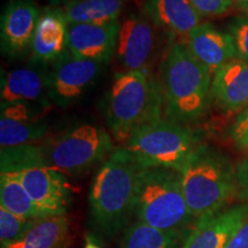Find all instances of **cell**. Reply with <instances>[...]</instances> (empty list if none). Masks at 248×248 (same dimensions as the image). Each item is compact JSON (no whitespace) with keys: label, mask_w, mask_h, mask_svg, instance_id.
I'll use <instances>...</instances> for the list:
<instances>
[{"label":"cell","mask_w":248,"mask_h":248,"mask_svg":"<svg viewBox=\"0 0 248 248\" xmlns=\"http://www.w3.org/2000/svg\"><path fill=\"white\" fill-rule=\"evenodd\" d=\"M213 74L182 40L170 45L160 66L164 119L186 124L200 119L212 100Z\"/></svg>","instance_id":"obj_1"},{"label":"cell","mask_w":248,"mask_h":248,"mask_svg":"<svg viewBox=\"0 0 248 248\" xmlns=\"http://www.w3.org/2000/svg\"><path fill=\"white\" fill-rule=\"evenodd\" d=\"M141 170L123 147L111 152L99 168L90 190L89 203L93 224L102 234L115 237L129 226L135 214Z\"/></svg>","instance_id":"obj_2"},{"label":"cell","mask_w":248,"mask_h":248,"mask_svg":"<svg viewBox=\"0 0 248 248\" xmlns=\"http://www.w3.org/2000/svg\"><path fill=\"white\" fill-rule=\"evenodd\" d=\"M179 172L194 218L224 208L238 191L235 166L223 152L208 145H197Z\"/></svg>","instance_id":"obj_3"},{"label":"cell","mask_w":248,"mask_h":248,"mask_svg":"<svg viewBox=\"0 0 248 248\" xmlns=\"http://www.w3.org/2000/svg\"><path fill=\"white\" fill-rule=\"evenodd\" d=\"M163 113L159 80L147 70H125L114 76L106 99L107 126L114 139L125 144L132 132Z\"/></svg>","instance_id":"obj_4"},{"label":"cell","mask_w":248,"mask_h":248,"mask_svg":"<svg viewBox=\"0 0 248 248\" xmlns=\"http://www.w3.org/2000/svg\"><path fill=\"white\" fill-rule=\"evenodd\" d=\"M138 221L169 231L184 232L194 217L183 191L181 172L147 168L139 173L135 200Z\"/></svg>","instance_id":"obj_5"},{"label":"cell","mask_w":248,"mask_h":248,"mask_svg":"<svg viewBox=\"0 0 248 248\" xmlns=\"http://www.w3.org/2000/svg\"><path fill=\"white\" fill-rule=\"evenodd\" d=\"M197 145L190 128L161 117L135 130L123 148L142 169L181 171Z\"/></svg>","instance_id":"obj_6"},{"label":"cell","mask_w":248,"mask_h":248,"mask_svg":"<svg viewBox=\"0 0 248 248\" xmlns=\"http://www.w3.org/2000/svg\"><path fill=\"white\" fill-rule=\"evenodd\" d=\"M43 147L46 167L70 177L84 175L114 151L110 136L93 124L74 126Z\"/></svg>","instance_id":"obj_7"},{"label":"cell","mask_w":248,"mask_h":248,"mask_svg":"<svg viewBox=\"0 0 248 248\" xmlns=\"http://www.w3.org/2000/svg\"><path fill=\"white\" fill-rule=\"evenodd\" d=\"M100 69L99 62L76 57L66 49L52 63L49 70V100L59 107L74 104L94 82Z\"/></svg>","instance_id":"obj_8"},{"label":"cell","mask_w":248,"mask_h":248,"mask_svg":"<svg viewBox=\"0 0 248 248\" xmlns=\"http://www.w3.org/2000/svg\"><path fill=\"white\" fill-rule=\"evenodd\" d=\"M51 67L47 63L30 60L26 66L7 71L1 79V105L24 104L48 107V77Z\"/></svg>","instance_id":"obj_9"},{"label":"cell","mask_w":248,"mask_h":248,"mask_svg":"<svg viewBox=\"0 0 248 248\" xmlns=\"http://www.w3.org/2000/svg\"><path fill=\"white\" fill-rule=\"evenodd\" d=\"M43 215H64L71 200L70 187L61 172L47 167L14 172Z\"/></svg>","instance_id":"obj_10"},{"label":"cell","mask_w":248,"mask_h":248,"mask_svg":"<svg viewBox=\"0 0 248 248\" xmlns=\"http://www.w3.org/2000/svg\"><path fill=\"white\" fill-rule=\"evenodd\" d=\"M247 216L248 202H243L199 217L185 238L183 248H225Z\"/></svg>","instance_id":"obj_11"},{"label":"cell","mask_w":248,"mask_h":248,"mask_svg":"<svg viewBox=\"0 0 248 248\" xmlns=\"http://www.w3.org/2000/svg\"><path fill=\"white\" fill-rule=\"evenodd\" d=\"M40 17L32 0H11L1 15V51L9 59L21 58L31 47Z\"/></svg>","instance_id":"obj_12"},{"label":"cell","mask_w":248,"mask_h":248,"mask_svg":"<svg viewBox=\"0 0 248 248\" xmlns=\"http://www.w3.org/2000/svg\"><path fill=\"white\" fill-rule=\"evenodd\" d=\"M154 46V24L146 15L132 14L121 23L116 55L124 69L146 70Z\"/></svg>","instance_id":"obj_13"},{"label":"cell","mask_w":248,"mask_h":248,"mask_svg":"<svg viewBox=\"0 0 248 248\" xmlns=\"http://www.w3.org/2000/svg\"><path fill=\"white\" fill-rule=\"evenodd\" d=\"M120 21L105 24H68L67 49L76 57L107 63L116 52Z\"/></svg>","instance_id":"obj_14"},{"label":"cell","mask_w":248,"mask_h":248,"mask_svg":"<svg viewBox=\"0 0 248 248\" xmlns=\"http://www.w3.org/2000/svg\"><path fill=\"white\" fill-rule=\"evenodd\" d=\"M47 130V122L42 119L35 106L24 104L1 105V148L32 144L45 137Z\"/></svg>","instance_id":"obj_15"},{"label":"cell","mask_w":248,"mask_h":248,"mask_svg":"<svg viewBox=\"0 0 248 248\" xmlns=\"http://www.w3.org/2000/svg\"><path fill=\"white\" fill-rule=\"evenodd\" d=\"M212 100L226 113H240L248 107V63L234 59L213 75Z\"/></svg>","instance_id":"obj_16"},{"label":"cell","mask_w":248,"mask_h":248,"mask_svg":"<svg viewBox=\"0 0 248 248\" xmlns=\"http://www.w3.org/2000/svg\"><path fill=\"white\" fill-rule=\"evenodd\" d=\"M191 53L213 74L225 63L237 59L233 38L212 23H201L184 40Z\"/></svg>","instance_id":"obj_17"},{"label":"cell","mask_w":248,"mask_h":248,"mask_svg":"<svg viewBox=\"0 0 248 248\" xmlns=\"http://www.w3.org/2000/svg\"><path fill=\"white\" fill-rule=\"evenodd\" d=\"M145 15L160 29L184 42L201 24V15L191 0H147Z\"/></svg>","instance_id":"obj_18"},{"label":"cell","mask_w":248,"mask_h":248,"mask_svg":"<svg viewBox=\"0 0 248 248\" xmlns=\"http://www.w3.org/2000/svg\"><path fill=\"white\" fill-rule=\"evenodd\" d=\"M68 22L60 7L45 8L40 13L31 43V60L53 63L67 49Z\"/></svg>","instance_id":"obj_19"},{"label":"cell","mask_w":248,"mask_h":248,"mask_svg":"<svg viewBox=\"0 0 248 248\" xmlns=\"http://www.w3.org/2000/svg\"><path fill=\"white\" fill-rule=\"evenodd\" d=\"M69 222L66 215L37 218L22 238L5 248H64L68 243Z\"/></svg>","instance_id":"obj_20"},{"label":"cell","mask_w":248,"mask_h":248,"mask_svg":"<svg viewBox=\"0 0 248 248\" xmlns=\"http://www.w3.org/2000/svg\"><path fill=\"white\" fill-rule=\"evenodd\" d=\"M125 0H70L61 6L68 24H105L119 20Z\"/></svg>","instance_id":"obj_21"},{"label":"cell","mask_w":248,"mask_h":248,"mask_svg":"<svg viewBox=\"0 0 248 248\" xmlns=\"http://www.w3.org/2000/svg\"><path fill=\"white\" fill-rule=\"evenodd\" d=\"M0 207L28 219L45 217L14 172L0 175Z\"/></svg>","instance_id":"obj_22"},{"label":"cell","mask_w":248,"mask_h":248,"mask_svg":"<svg viewBox=\"0 0 248 248\" xmlns=\"http://www.w3.org/2000/svg\"><path fill=\"white\" fill-rule=\"evenodd\" d=\"M184 233L154 228L136 221L124 231L121 248H179Z\"/></svg>","instance_id":"obj_23"},{"label":"cell","mask_w":248,"mask_h":248,"mask_svg":"<svg viewBox=\"0 0 248 248\" xmlns=\"http://www.w3.org/2000/svg\"><path fill=\"white\" fill-rule=\"evenodd\" d=\"M1 172H18L26 169L46 167L43 145L1 148Z\"/></svg>","instance_id":"obj_24"},{"label":"cell","mask_w":248,"mask_h":248,"mask_svg":"<svg viewBox=\"0 0 248 248\" xmlns=\"http://www.w3.org/2000/svg\"><path fill=\"white\" fill-rule=\"evenodd\" d=\"M35 219L16 216L0 207V243L1 248L15 243L27 233Z\"/></svg>","instance_id":"obj_25"},{"label":"cell","mask_w":248,"mask_h":248,"mask_svg":"<svg viewBox=\"0 0 248 248\" xmlns=\"http://www.w3.org/2000/svg\"><path fill=\"white\" fill-rule=\"evenodd\" d=\"M228 32L233 38L237 59L248 63V17L232 18L228 24Z\"/></svg>","instance_id":"obj_26"},{"label":"cell","mask_w":248,"mask_h":248,"mask_svg":"<svg viewBox=\"0 0 248 248\" xmlns=\"http://www.w3.org/2000/svg\"><path fill=\"white\" fill-rule=\"evenodd\" d=\"M201 17L221 16L233 7V0H191Z\"/></svg>","instance_id":"obj_27"},{"label":"cell","mask_w":248,"mask_h":248,"mask_svg":"<svg viewBox=\"0 0 248 248\" xmlns=\"http://www.w3.org/2000/svg\"><path fill=\"white\" fill-rule=\"evenodd\" d=\"M230 136L237 142L248 137V107L238 114L231 125Z\"/></svg>","instance_id":"obj_28"},{"label":"cell","mask_w":248,"mask_h":248,"mask_svg":"<svg viewBox=\"0 0 248 248\" xmlns=\"http://www.w3.org/2000/svg\"><path fill=\"white\" fill-rule=\"evenodd\" d=\"M235 178L238 191L241 192L243 197L248 198V156L235 164Z\"/></svg>","instance_id":"obj_29"},{"label":"cell","mask_w":248,"mask_h":248,"mask_svg":"<svg viewBox=\"0 0 248 248\" xmlns=\"http://www.w3.org/2000/svg\"><path fill=\"white\" fill-rule=\"evenodd\" d=\"M225 248H248V216L232 235Z\"/></svg>","instance_id":"obj_30"},{"label":"cell","mask_w":248,"mask_h":248,"mask_svg":"<svg viewBox=\"0 0 248 248\" xmlns=\"http://www.w3.org/2000/svg\"><path fill=\"white\" fill-rule=\"evenodd\" d=\"M84 248H101L98 244H95L90 237H86V241H85V246Z\"/></svg>","instance_id":"obj_31"},{"label":"cell","mask_w":248,"mask_h":248,"mask_svg":"<svg viewBox=\"0 0 248 248\" xmlns=\"http://www.w3.org/2000/svg\"><path fill=\"white\" fill-rule=\"evenodd\" d=\"M235 144H237V146L239 147V148H241V150L248 151V137L241 139V140L237 141V142H235Z\"/></svg>","instance_id":"obj_32"},{"label":"cell","mask_w":248,"mask_h":248,"mask_svg":"<svg viewBox=\"0 0 248 248\" xmlns=\"http://www.w3.org/2000/svg\"><path fill=\"white\" fill-rule=\"evenodd\" d=\"M68 1H70V0H51V5L53 7H60V5H64Z\"/></svg>","instance_id":"obj_33"},{"label":"cell","mask_w":248,"mask_h":248,"mask_svg":"<svg viewBox=\"0 0 248 248\" xmlns=\"http://www.w3.org/2000/svg\"><path fill=\"white\" fill-rule=\"evenodd\" d=\"M239 7H240L241 11H243L244 13L246 14L247 16H248V2H247V4H241V5H239Z\"/></svg>","instance_id":"obj_34"},{"label":"cell","mask_w":248,"mask_h":248,"mask_svg":"<svg viewBox=\"0 0 248 248\" xmlns=\"http://www.w3.org/2000/svg\"><path fill=\"white\" fill-rule=\"evenodd\" d=\"M238 5H241V4H247L248 0H237Z\"/></svg>","instance_id":"obj_35"},{"label":"cell","mask_w":248,"mask_h":248,"mask_svg":"<svg viewBox=\"0 0 248 248\" xmlns=\"http://www.w3.org/2000/svg\"><path fill=\"white\" fill-rule=\"evenodd\" d=\"M179 248H183V246H182V247H179Z\"/></svg>","instance_id":"obj_36"}]
</instances>
